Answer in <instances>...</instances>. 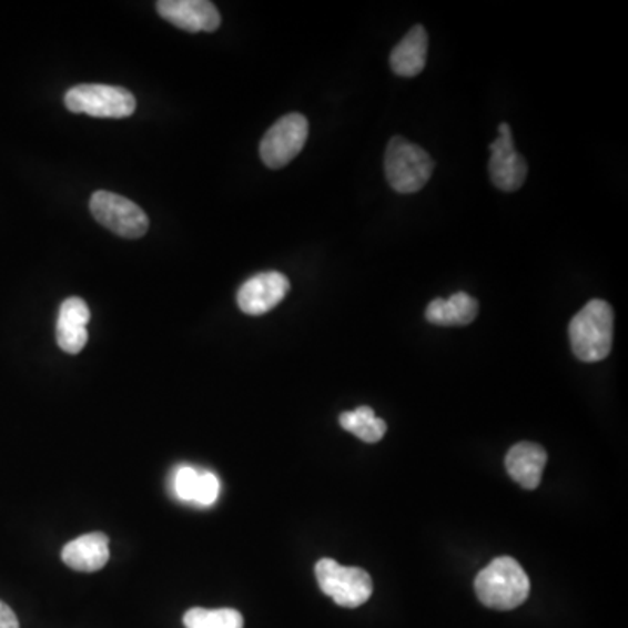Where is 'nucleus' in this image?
Returning a JSON list of instances; mask_svg holds the SVG:
<instances>
[{
	"label": "nucleus",
	"instance_id": "nucleus-18",
	"mask_svg": "<svg viewBox=\"0 0 628 628\" xmlns=\"http://www.w3.org/2000/svg\"><path fill=\"white\" fill-rule=\"evenodd\" d=\"M197 482H200V472L191 466H180L173 475V490L182 502L194 503L196 498Z\"/></svg>",
	"mask_w": 628,
	"mask_h": 628
},
{
	"label": "nucleus",
	"instance_id": "nucleus-16",
	"mask_svg": "<svg viewBox=\"0 0 628 628\" xmlns=\"http://www.w3.org/2000/svg\"><path fill=\"white\" fill-rule=\"evenodd\" d=\"M341 426L365 444H376L386 435V423L371 407H358L340 416Z\"/></svg>",
	"mask_w": 628,
	"mask_h": 628
},
{
	"label": "nucleus",
	"instance_id": "nucleus-12",
	"mask_svg": "<svg viewBox=\"0 0 628 628\" xmlns=\"http://www.w3.org/2000/svg\"><path fill=\"white\" fill-rule=\"evenodd\" d=\"M111 559L109 536L103 533H88L67 543L62 550V560L74 571H100Z\"/></svg>",
	"mask_w": 628,
	"mask_h": 628
},
{
	"label": "nucleus",
	"instance_id": "nucleus-11",
	"mask_svg": "<svg viewBox=\"0 0 628 628\" xmlns=\"http://www.w3.org/2000/svg\"><path fill=\"white\" fill-rule=\"evenodd\" d=\"M91 313L87 302L79 297H69L60 306L57 322L58 346L69 355H78L88 343V323Z\"/></svg>",
	"mask_w": 628,
	"mask_h": 628
},
{
	"label": "nucleus",
	"instance_id": "nucleus-7",
	"mask_svg": "<svg viewBox=\"0 0 628 628\" xmlns=\"http://www.w3.org/2000/svg\"><path fill=\"white\" fill-rule=\"evenodd\" d=\"M307 135L310 124L304 115L288 114L277 119L261 142V158L265 166L273 170L286 166L304 149Z\"/></svg>",
	"mask_w": 628,
	"mask_h": 628
},
{
	"label": "nucleus",
	"instance_id": "nucleus-6",
	"mask_svg": "<svg viewBox=\"0 0 628 628\" xmlns=\"http://www.w3.org/2000/svg\"><path fill=\"white\" fill-rule=\"evenodd\" d=\"M90 209L94 219L118 236L136 240L145 236L149 231V216L139 204L114 192H94Z\"/></svg>",
	"mask_w": 628,
	"mask_h": 628
},
{
	"label": "nucleus",
	"instance_id": "nucleus-14",
	"mask_svg": "<svg viewBox=\"0 0 628 628\" xmlns=\"http://www.w3.org/2000/svg\"><path fill=\"white\" fill-rule=\"evenodd\" d=\"M426 57H428V33L425 27L416 26L408 30L401 44L393 50L389 63L396 75L416 78L425 69Z\"/></svg>",
	"mask_w": 628,
	"mask_h": 628
},
{
	"label": "nucleus",
	"instance_id": "nucleus-2",
	"mask_svg": "<svg viewBox=\"0 0 628 628\" xmlns=\"http://www.w3.org/2000/svg\"><path fill=\"white\" fill-rule=\"evenodd\" d=\"M615 313L608 302L594 298L569 323V340L576 358L587 364L608 358L612 347Z\"/></svg>",
	"mask_w": 628,
	"mask_h": 628
},
{
	"label": "nucleus",
	"instance_id": "nucleus-15",
	"mask_svg": "<svg viewBox=\"0 0 628 628\" xmlns=\"http://www.w3.org/2000/svg\"><path fill=\"white\" fill-rule=\"evenodd\" d=\"M478 302L477 298L466 294V292H457L449 298H435L426 310V320L433 325L440 327H463L469 325L477 318Z\"/></svg>",
	"mask_w": 628,
	"mask_h": 628
},
{
	"label": "nucleus",
	"instance_id": "nucleus-19",
	"mask_svg": "<svg viewBox=\"0 0 628 628\" xmlns=\"http://www.w3.org/2000/svg\"><path fill=\"white\" fill-rule=\"evenodd\" d=\"M221 494V482L212 472H200V482H197L196 498L194 503L201 506H212Z\"/></svg>",
	"mask_w": 628,
	"mask_h": 628
},
{
	"label": "nucleus",
	"instance_id": "nucleus-13",
	"mask_svg": "<svg viewBox=\"0 0 628 628\" xmlns=\"http://www.w3.org/2000/svg\"><path fill=\"white\" fill-rule=\"evenodd\" d=\"M547 450L541 445L520 442L506 454V472L524 489H536L547 465Z\"/></svg>",
	"mask_w": 628,
	"mask_h": 628
},
{
	"label": "nucleus",
	"instance_id": "nucleus-20",
	"mask_svg": "<svg viewBox=\"0 0 628 628\" xmlns=\"http://www.w3.org/2000/svg\"><path fill=\"white\" fill-rule=\"evenodd\" d=\"M0 628H20L17 615L4 600H0Z\"/></svg>",
	"mask_w": 628,
	"mask_h": 628
},
{
	"label": "nucleus",
	"instance_id": "nucleus-5",
	"mask_svg": "<svg viewBox=\"0 0 628 628\" xmlns=\"http://www.w3.org/2000/svg\"><path fill=\"white\" fill-rule=\"evenodd\" d=\"M65 105L74 114H88L91 118L123 119L130 118L136 109V100L124 88L107 84H81L70 88L65 94Z\"/></svg>",
	"mask_w": 628,
	"mask_h": 628
},
{
	"label": "nucleus",
	"instance_id": "nucleus-17",
	"mask_svg": "<svg viewBox=\"0 0 628 628\" xmlns=\"http://www.w3.org/2000/svg\"><path fill=\"white\" fill-rule=\"evenodd\" d=\"M185 628H243L245 620L240 611L231 608H192L184 615Z\"/></svg>",
	"mask_w": 628,
	"mask_h": 628
},
{
	"label": "nucleus",
	"instance_id": "nucleus-1",
	"mask_svg": "<svg viewBox=\"0 0 628 628\" xmlns=\"http://www.w3.org/2000/svg\"><path fill=\"white\" fill-rule=\"evenodd\" d=\"M475 591L487 608L510 611L523 606L529 597V576L517 560L498 557L478 573Z\"/></svg>",
	"mask_w": 628,
	"mask_h": 628
},
{
	"label": "nucleus",
	"instance_id": "nucleus-3",
	"mask_svg": "<svg viewBox=\"0 0 628 628\" xmlns=\"http://www.w3.org/2000/svg\"><path fill=\"white\" fill-rule=\"evenodd\" d=\"M432 155L404 136H393L384 155V172L393 191L413 194L421 191L432 179Z\"/></svg>",
	"mask_w": 628,
	"mask_h": 628
},
{
	"label": "nucleus",
	"instance_id": "nucleus-4",
	"mask_svg": "<svg viewBox=\"0 0 628 628\" xmlns=\"http://www.w3.org/2000/svg\"><path fill=\"white\" fill-rule=\"evenodd\" d=\"M314 573L323 594L343 608L364 606L374 591L371 575L362 567H346L334 559H322Z\"/></svg>",
	"mask_w": 628,
	"mask_h": 628
},
{
	"label": "nucleus",
	"instance_id": "nucleus-8",
	"mask_svg": "<svg viewBox=\"0 0 628 628\" xmlns=\"http://www.w3.org/2000/svg\"><path fill=\"white\" fill-rule=\"evenodd\" d=\"M489 173L496 188L505 192L518 191L527 176V164L514 145L510 124H499V136L490 143Z\"/></svg>",
	"mask_w": 628,
	"mask_h": 628
},
{
	"label": "nucleus",
	"instance_id": "nucleus-9",
	"mask_svg": "<svg viewBox=\"0 0 628 628\" xmlns=\"http://www.w3.org/2000/svg\"><path fill=\"white\" fill-rule=\"evenodd\" d=\"M290 290L288 277L277 271L255 274L237 290V306L250 316H261L286 297Z\"/></svg>",
	"mask_w": 628,
	"mask_h": 628
},
{
	"label": "nucleus",
	"instance_id": "nucleus-10",
	"mask_svg": "<svg viewBox=\"0 0 628 628\" xmlns=\"http://www.w3.org/2000/svg\"><path fill=\"white\" fill-rule=\"evenodd\" d=\"M158 13L185 32H215L221 27L219 9L206 0H161Z\"/></svg>",
	"mask_w": 628,
	"mask_h": 628
}]
</instances>
